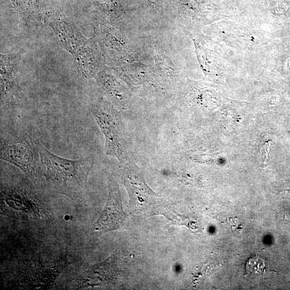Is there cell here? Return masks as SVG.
Listing matches in <instances>:
<instances>
[{"mask_svg": "<svg viewBox=\"0 0 290 290\" xmlns=\"http://www.w3.org/2000/svg\"><path fill=\"white\" fill-rule=\"evenodd\" d=\"M43 177L57 193L77 200L87 191V180L94 164L92 157L69 160L38 145Z\"/></svg>", "mask_w": 290, "mask_h": 290, "instance_id": "obj_1", "label": "cell"}, {"mask_svg": "<svg viewBox=\"0 0 290 290\" xmlns=\"http://www.w3.org/2000/svg\"><path fill=\"white\" fill-rule=\"evenodd\" d=\"M118 173L120 183L129 194V207L132 213L145 217L161 215L175 224L179 221L180 217L174 206L148 186L136 165L130 160L119 164Z\"/></svg>", "mask_w": 290, "mask_h": 290, "instance_id": "obj_2", "label": "cell"}, {"mask_svg": "<svg viewBox=\"0 0 290 290\" xmlns=\"http://www.w3.org/2000/svg\"><path fill=\"white\" fill-rule=\"evenodd\" d=\"M91 111L104 135L107 156L117 158L119 164L129 161L118 112L109 104L102 103L93 104Z\"/></svg>", "mask_w": 290, "mask_h": 290, "instance_id": "obj_3", "label": "cell"}, {"mask_svg": "<svg viewBox=\"0 0 290 290\" xmlns=\"http://www.w3.org/2000/svg\"><path fill=\"white\" fill-rule=\"evenodd\" d=\"M38 145L26 137H12L1 142V160L22 171L36 183L43 177Z\"/></svg>", "mask_w": 290, "mask_h": 290, "instance_id": "obj_4", "label": "cell"}, {"mask_svg": "<svg viewBox=\"0 0 290 290\" xmlns=\"http://www.w3.org/2000/svg\"><path fill=\"white\" fill-rule=\"evenodd\" d=\"M127 217L121 203L119 184L115 178L110 177L108 184V197L104 208L91 229V236L97 239L103 234L119 230Z\"/></svg>", "mask_w": 290, "mask_h": 290, "instance_id": "obj_5", "label": "cell"}, {"mask_svg": "<svg viewBox=\"0 0 290 290\" xmlns=\"http://www.w3.org/2000/svg\"><path fill=\"white\" fill-rule=\"evenodd\" d=\"M9 8L23 22L48 23L61 9L52 0H9Z\"/></svg>", "mask_w": 290, "mask_h": 290, "instance_id": "obj_6", "label": "cell"}, {"mask_svg": "<svg viewBox=\"0 0 290 290\" xmlns=\"http://www.w3.org/2000/svg\"><path fill=\"white\" fill-rule=\"evenodd\" d=\"M49 25L55 32L63 48L72 56L89 41L75 24L64 17L62 11L52 18Z\"/></svg>", "mask_w": 290, "mask_h": 290, "instance_id": "obj_7", "label": "cell"}, {"mask_svg": "<svg viewBox=\"0 0 290 290\" xmlns=\"http://www.w3.org/2000/svg\"><path fill=\"white\" fill-rule=\"evenodd\" d=\"M11 56L1 55V101L2 105L19 104L24 97L21 88L15 82L12 72L15 68Z\"/></svg>", "mask_w": 290, "mask_h": 290, "instance_id": "obj_8", "label": "cell"}, {"mask_svg": "<svg viewBox=\"0 0 290 290\" xmlns=\"http://www.w3.org/2000/svg\"><path fill=\"white\" fill-rule=\"evenodd\" d=\"M72 56L76 70L80 76L84 79L92 78L94 74L95 63L91 40Z\"/></svg>", "mask_w": 290, "mask_h": 290, "instance_id": "obj_9", "label": "cell"}, {"mask_svg": "<svg viewBox=\"0 0 290 290\" xmlns=\"http://www.w3.org/2000/svg\"><path fill=\"white\" fill-rule=\"evenodd\" d=\"M246 268L249 273L261 274L266 271L267 264L260 258H253L248 261Z\"/></svg>", "mask_w": 290, "mask_h": 290, "instance_id": "obj_10", "label": "cell"}, {"mask_svg": "<svg viewBox=\"0 0 290 290\" xmlns=\"http://www.w3.org/2000/svg\"><path fill=\"white\" fill-rule=\"evenodd\" d=\"M271 146V141H269L264 146V153H263V158L265 160V162H266L267 159H268L269 153L270 152V148Z\"/></svg>", "mask_w": 290, "mask_h": 290, "instance_id": "obj_11", "label": "cell"}]
</instances>
